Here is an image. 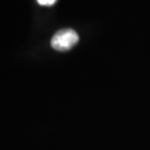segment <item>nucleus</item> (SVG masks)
Masks as SVG:
<instances>
[{"label":"nucleus","instance_id":"nucleus-1","mask_svg":"<svg viewBox=\"0 0 150 150\" xmlns=\"http://www.w3.org/2000/svg\"><path fill=\"white\" fill-rule=\"evenodd\" d=\"M79 42V35L73 29H63L54 34L50 45L54 50L64 52L72 49Z\"/></svg>","mask_w":150,"mask_h":150},{"label":"nucleus","instance_id":"nucleus-2","mask_svg":"<svg viewBox=\"0 0 150 150\" xmlns=\"http://www.w3.org/2000/svg\"><path fill=\"white\" fill-rule=\"evenodd\" d=\"M57 0H37L41 6H52Z\"/></svg>","mask_w":150,"mask_h":150}]
</instances>
